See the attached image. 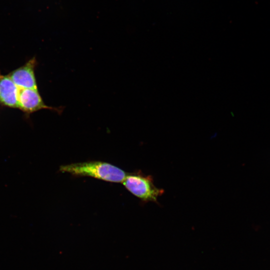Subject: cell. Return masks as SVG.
<instances>
[{"label": "cell", "mask_w": 270, "mask_h": 270, "mask_svg": "<svg viewBox=\"0 0 270 270\" xmlns=\"http://www.w3.org/2000/svg\"><path fill=\"white\" fill-rule=\"evenodd\" d=\"M60 170L74 176H90L112 182H122L126 176L119 168L100 161L68 164L61 166Z\"/></svg>", "instance_id": "cell-1"}, {"label": "cell", "mask_w": 270, "mask_h": 270, "mask_svg": "<svg viewBox=\"0 0 270 270\" xmlns=\"http://www.w3.org/2000/svg\"><path fill=\"white\" fill-rule=\"evenodd\" d=\"M18 108L30 114L42 109H48L62 114L64 107H52L44 102L38 89L22 88L18 92Z\"/></svg>", "instance_id": "cell-3"}, {"label": "cell", "mask_w": 270, "mask_h": 270, "mask_svg": "<svg viewBox=\"0 0 270 270\" xmlns=\"http://www.w3.org/2000/svg\"><path fill=\"white\" fill-rule=\"evenodd\" d=\"M36 60L33 58L8 75L19 89H38L34 74Z\"/></svg>", "instance_id": "cell-4"}, {"label": "cell", "mask_w": 270, "mask_h": 270, "mask_svg": "<svg viewBox=\"0 0 270 270\" xmlns=\"http://www.w3.org/2000/svg\"><path fill=\"white\" fill-rule=\"evenodd\" d=\"M122 182L130 192L144 202H157L164 192V189L155 186L151 176L140 172L126 174Z\"/></svg>", "instance_id": "cell-2"}, {"label": "cell", "mask_w": 270, "mask_h": 270, "mask_svg": "<svg viewBox=\"0 0 270 270\" xmlns=\"http://www.w3.org/2000/svg\"><path fill=\"white\" fill-rule=\"evenodd\" d=\"M19 88L8 75L0 72V104L10 108H18Z\"/></svg>", "instance_id": "cell-5"}]
</instances>
